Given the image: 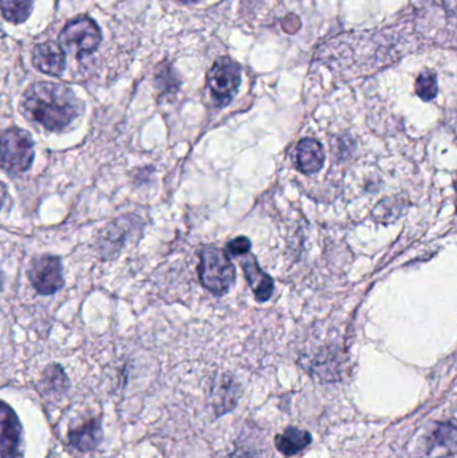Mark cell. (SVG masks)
<instances>
[{
	"mask_svg": "<svg viewBox=\"0 0 457 458\" xmlns=\"http://www.w3.org/2000/svg\"><path fill=\"white\" fill-rule=\"evenodd\" d=\"M21 113L48 131H63L83 113V104L61 83L35 82L21 97Z\"/></svg>",
	"mask_w": 457,
	"mask_h": 458,
	"instance_id": "1",
	"label": "cell"
},
{
	"mask_svg": "<svg viewBox=\"0 0 457 458\" xmlns=\"http://www.w3.org/2000/svg\"><path fill=\"white\" fill-rule=\"evenodd\" d=\"M199 276L201 284L209 293L222 296L227 293L235 283V267L224 250L216 247H206L200 252Z\"/></svg>",
	"mask_w": 457,
	"mask_h": 458,
	"instance_id": "2",
	"label": "cell"
},
{
	"mask_svg": "<svg viewBox=\"0 0 457 458\" xmlns=\"http://www.w3.org/2000/svg\"><path fill=\"white\" fill-rule=\"evenodd\" d=\"M34 141L23 129L10 128L0 136V165L11 174H23L34 161Z\"/></svg>",
	"mask_w": 457,
	"mask_h": 458,
	"instance_id": "3",
	"label": "cell"
},
{
	"mask_svg": "<svg viewBox=\"0 0 457 458\" xmlns=\"http://www.w3.org/2000/svg\"><path fill=\"white\" fill-rule=\"evenodd\" d=\"M101 39L98 24L85 15L70 21L59 35V42L78 58L93 54L98 48Z\"/></svg>",
	"mask_w": 457,
	"mask_h": 458,
	"instance_id": "4",
	"label": "cell"
},
{
	"mask_svg": "<svg viewBox=\"0 0 457 458\" xmlns=\"http://www.w3.org/2000/svg\"><path fill=\"white\" fill-rule=\"evenodd\" d=\"M241 72L238 64L228 56L217 58L207 74V83L217 106H225L238 93Z\"/></svg>",
	"mask_w": 457,
	"mask_h": 458,
	"instance_id": "5",
	"label": "cell"
},
{
	"mask_svg": "<svg viewBox=\"0 0 457 458\" xmlns=\"http://www.w3.org/2000/svg\"><path fill=\"white\" fill-rule=\"evenodd\" d=\"M30 282L40 295H53L63 287L61 259L43 255L34 259L29 269Z\"/></svg>",
	"mask_w": 457,
	"mask_h": 458,
	"instance_id": "6",
	"label": "cell"
},
{
	"mask_svg": "<svg viewBox=\"0 0 457 458\" xmlns=\"http://www.w3.org/2000/svg\"><path fill=\"white\" fill-rule=\"evenodd\" d=\"M23 457V428L13 409L0 401V458Z\"/></svg>",
	"mask_w": 457,
	"mask_h": 458,
	"instance_id": "7",
	"label": "cell"
},
{
	"mask_svg": "<svg viewBox=\"0 0 457 458\" xmlns=\"http://www.w3.org/2000/svg\"><path fill=\"white\" fill-rule=\"evenodd\" d=\"M32 64L40 72H45L51 77H61L62 72L66 69V55L63 48L53 40L39 43L35 46L32 53Z\"/></svg>",
	"mask_w": 457,
	"mask_h": 458,
	"instance_id": "8",
	"label": "cell"
},
{
	"mask_svg": "<svg viewBox=\"0 0 457 458\" xmlns=\"http://www.w3.org/2000/svg\"><path fill=\"white\" fill-rule=\"evenodd\" d=\"M292 161L298 171L305 174H318L325 163V150L314 139H303L295 147Z\"/></svg>",
	"mask_w": 457,
	"mask_h": 458,
	"instance_id": "9",
	"label": "cell"
},
{
	"mask_svg": "<svg viewBox=\"0 0 457 458\" xmlns=\"http://www.w3.org/2000/svg\"><path fill=\"white\" fill-rule=\"evenodd\" d=\"M102 437H104V433H102L101 420L99 419L88 420L80 427L72 428L67 433L70 445L83 454L98 448Z\"/></svg>",
	"mask_w": 457,
	"mask_h": 458,
	"instance_id": "10",
	"label": "cell"
},
{
	"mask_svg": "<svg viewBox=\"0 0 457 458\" xmlns=\"http://www.w3.org/2000/svg\"><path fill=\"white\" fill-rule=\"evenodd\" d=\"M246 279L249 280L250 287L254 291L258 301H266L273 296L274 282L270 275L266 274L258 266L257 259L247 253L241 260Z\"/></svg>",
	"mask_w": 457,
	"mask_h": 458,
	"instance_id": "11",
	"label": "cell"
},
{
	"mask_svg": "<svg viewBox=\"0 0 457 458\" xmlns=\"http://www.w3.org/2000/svg\"><path fill=\"white\" fill-rule=\"evenodd\" d=\"M311 443H313V437L310 433L295 427L287 428L281 435L275 436V440H274L276 449L286 457L300 454Z\"/></svg>",
	"mask_w": 457,
	"mask_h": 458,
	"instance_id": "12",
	"label": "cell"
},
{
	"mask_svg": "<svg viewBox=\"0 0 457 458\" xmlns=\"http://www.w3.org/2000/svg\"><path fill=\"white\" fill-rule=\"evenodd\" d=\"M38 387L43 397L59 400L69 389V379L61 366L50 365L43 371Z\"/></svg>",
	"mask_w": 457,
	"mask_h": 458,
	"instance_id": "13",
	"label": "cell"
},
{
	"mask_svg": "<svg viewBox=\"0 0 457 458\" xmlns=\"http://www.w3.org/2000/svg\"><path fill=\"white\" fill-rule=\"evenodd\" d=\"M239 400V386L233 382V379L222 378V382L217 384L212 390V406L217 417L228 413L235 408Z\"/></svg>",
	"mask_w": 457,
	"mask_h": 458,
	"instance_id": "14",
	"label": "cell"
},
{
	"mask_svg": "<svg viewBox=\"0 0 457 458\" xmlns=\"http://www.w3.org/2000/svg\"><path fill=\"white\" fill-rule=\"evenodd\" d=\"M34 0H0V10L5 21L21 24L30 18Z\"/></svg>",
	"mask_w": 457,
	"mask_h": 458,
	"instance_id": "15",
	"label": "cell"
},
{
	"mask_svg": "<svg viewBox=\"0 0 457 458\" xmlns=\"http://www.w3.org/2000/svg\"><path fill=\"white\" fill-rule=\"evenodd\" d=\"M416 94L420 97L423 101H432L437 96V77L431 70H426L419 75L416 81Z\"/></svg>",
	"mask_w": 457,
	"mask_h": 458,
	"instance_id": "16",
	"label": "cell"
},
{
	"mask_svg": "<svg viewBox=\"0 0 457 458\" xmlns=\"http://www.w3.org/2000/svg\"><path fill=\"white\" fill-rule=\"evenodd\" d=\"M456 444V428L453 424H442L437 428L436 432L432 436L431 446H444V448L451 449V452L455 451Z\"/></svg>",
	"mask_w": 457,
	"mask_h": 458,
	"instance_id": "17",
	"label": "cell"
},
{
	"mask_svg": "<svg viewBox=\"0 0 457 458\" xmlns=\"http://www.w3.org/2000/svg\"><path fill=\"white\" fill-rule=\"evenodd\" d=\"M251 250V242L247 237H236L227 244V250L233 255H247Z\"/></svg>",
	"mask_w": 457,
	"mask_h": 458,
	"instance_id": "18",
	"label": "cell"
},
{
	"mask_svg": "<svg viewBox=\"0 0 457 458\" xmlns=\"http://www.w3.org/2000/svg\"><path fill=\"white\" fill-rule=\"evenodd\" d=\"M5 198H7V188H5L4 184L0 182V208H2L3 204H4Z\"/></svg>",
	"mask_w": 457,
	"mask_h": 458,
	"instance_id": "19",
	"label": "cell"
},
{
	"mask_svg": "<svg viewBox=\"0 0 457 458\" xmlns=\"http://www.w3.org/2000/svg\"><path fill=\"white\" fill-rule=\"evenodd\" d=\"M230 458H255L252 454H247V452H236Z\"/></svg>",
	"mask_w": 457,
	"mask_h": 458,
	"instance_id": "20",
	"label": "cell"
},
{
	"mask_svg": "<svg viewBox=\"0 0 457 458\" xmlns=\"http://www.w3.org/2000/svg\"><path fill=\"white\" fill-rule=\"evenodd\" d=\"M179 2H182V3H195V2H199V0H179Z\"/></svg>",
	"mask_w": 457,
	"mask_h": 458,
	"instance_id": "21",
	"label": "cell"
}]
</instances>
